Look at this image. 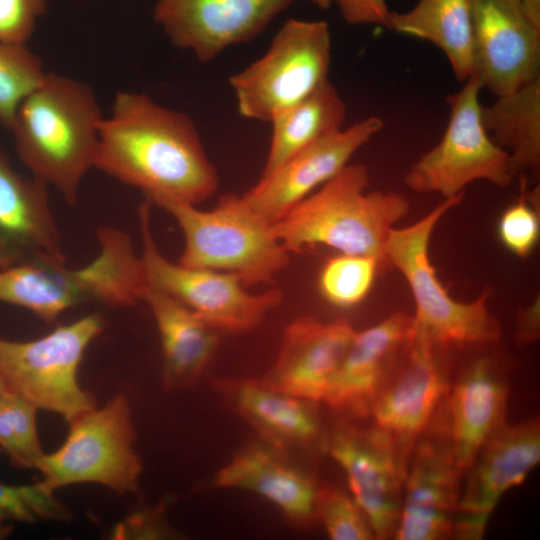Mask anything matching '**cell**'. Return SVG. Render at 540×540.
Listing matches in <instances>:
<instances>
[{"instance_id":"cell-1","label":"cell","mask_w":540,"mask_h":540,"mask_svg":"<svg viewBox=\"0 0 540 540\" xmlns=\"http://www.w3.org/2000/svg\"><path fill=\"white\" fill-rule=\"evenodd\" d=\"M94 167L142 190L151 203L196 205L218 187L192 119L140 92L115 94L100 128Z\"/></svg>"},{"instance_id":"cell-2","label":"cell","mask_w":540,"mask_h":540,"mask_svg":"<svg viewBox=\"0 0 540 540\" xmlns=\"http://www.w3.org/2000/svg\"><path fill=\"white\" fill-rule=\"evenodd\" d=\"M104 117L90 85L47 72L19 104L10 130L33 176L73 205L94 167Z\"/></svg>"},{"instance_id":"cell-3","label":"cell","mask_w":540,"mask_h":540,"mask_svg":"<svg viewBox=\"0 0 540 540\" xmlns=\"http://www.w3.org/2000/svg\"><path fill=\"white\" fill-rule=\"evenodd\" d=\"M362 164H348L336 176L273 223L274 233L291 252L326 246L341 254L369 256L388 265L384 245L389 231L409 212L394 191H366Z\"/></svg>"},{"instance_id":"cell-4","label":"cell","mask_w":540,"mask_h":540,"mask_svg":"<svg viewBox=\"0 0 540 540\" xmlns=\"http://www.w3.org/2000/svg\"><path fill=\"white\" fill-rule=\"evenodd\" d=\"M97 239L99 254L81 268L43 261L0 268V302L23 307L48 323L84 302L135 305L146 282L130 236L100 227Z\"/></svg>"},{"instance_id":"cell-5","label":"cell","mask_w":540,"mask_h":540,"mask_svg":"<svg viewBox=\"0 0 540 540\" xmlns=\"http://www.w3.org/2000/svg\"><path fill=\"white\" fill-rule=\"evenodd\" d=\"M184 235L177 263L184 267L235 274L243 285L271 283L290 261V252L277 239L273 224L253 211L242 197L228 194L203 211L195 205L157 200Z\"/></svg>"},{"instance_id":"cell-6","label":"cell","mask_w":540,"mask_h":540,"mask_svg":"<svg viewBox=\"0 0 540 540\" xmlns=\"http://www.w3.org/2000/svg\"><path fill=\"white\" fill-rule=\"evenodd\" d=\"M463 197L464 193L445 198L417 222L393 227L384 245L388 264L402 274L414 299L412 332L443 347L492 342L501 335L500 324L488 310L489 292L468 303L454 300L430 262L429 242L436 224Z\"/></svg>"},{"instance_id":"cell-7","label":"cell","mask_w":540,"mask_h":540,"mask_svg":"<svg viewBox=\"0 0 540 540\" xmlns=\"http://www.w3.org/2000/svg\"><path fill=\"white\" fill-rule=\"evenodd\" d=\"M64 443L45 453L37 470L50 489L80 483L102 485L123 495L138 490L142 462L135 450L136 431L124 394L101 408L88 409L68 422Z\"/></svg>"},{"instance_id":"cell-8","label":"cell","mask_w":540,"mask_h":540,"mask_svg":"<svg viewBox=\"0 0 540 540\" xmlns=\"http://www.w3.org/2000/svg\"><path fill=\"white\" fill-rule=\"evenodd\" d=\"M103 328L102 318L90 314L35 340L0 337V377L9 390L68 423L96 407L94 396L78 381V370L88 346Z\"/></svg>"},{"instance_id":"cell-9","label":"cell","mask_w":540,"mask_h":540,"mask_svg":"<svg viewBox=\"0 0 540 540\" xmlns=\"http://www.w3.org/2000/svg\"><path fill=\"white\" fill-rule=\"evenodd\" d=\"M331 38L325 21L287 20L266 53L230 77L239 113L271 121L328 80Z\"/></svg>"},{"instance_id":"cell-10","label":"cell","mask_w":540,"mask_h":540,"mask_svg":"<svg viewBox=\"0 0 540 540\" xmlns=\"http://www.w3.org/2000/svg\"><path fill=\"white\" fill-rule=\"evenodd\" d=\"M481 89L480 81L471 74L457 93L448 96L451 114L442 139L405 175L404 182L412 191L438 193L445 199L464 193V187L475 180L499 187L512 182L509 154L492 140L483 124Z\"/></svg>"},{"instance_id":"cell-11","label":"cell","mask_w":540,"mask_h":540,"mask_svg":"<svg viewBox=\"0 0 540 540\" xmlns=\"http://www.w3.org/2000/svg\"><path fill=\"white\" fill-rule=\"evenodd\" d=\"M150 205L146 200L139 209L143 241L140 258L148 286L179 300L218 331L252 330L281 303L282 292L277 289L253 295L245 291L235 274L169 261L153 239Z\"/></svg>"},{"instance_id":"cell-12","label":"cell","mask_w":540,"mask_h":540,"mask_svg":"<svg viewBox=\"0 0 540 540\" xmlns=\"http://www.w3.org/2000/svg\"><path fill=\"white\" fill-rule=\"evenodd\" d=\"M540 461V423L533 417L516 425L502 423L484 442L460 495L453 534L482 538L501 497L526 479Z\"/></svg>"},{"instance_id":"cell-13","label":"cell","mask_w":540,"mask_h":540,"mask_svg":"<svg viewBox=\"0 0 540 540\" xmlns=\"http://www.w3.org/2000/svg\"><path fill=\"white\" fill-rule=\"evenodd\" d=\"M472 73L497 97L511 94L539 76L540 28L520 0H471Z\"/></svg>"},{"instance_id":"cell-14","label":"cell","mask_w":540,"mask_h":540,"mask_svg":"<svg viewBox=\"0 0 540 540\" xmlns=\"http://www.w3.org/2000/svg\"><path fill=\"white\" fill-rule=\"evenodd\" d=\"M327 448L345 471L353 499L368 519L375 538L394 536L408 460L375 426L368 430L340 428L328 440Z\"/></svg>"},{"instance_id":"cell-15","label":"cell","mask_w":540,"mask_h":540,"mask_svg":"<svg viewBox=\"0 0 540 540\" xmlns=\"http://www.w3.org/2000/svg\"><path fill=\"white\" fill-rule=\"evenodd\" d=\"M442 348L446 347L411 330L401 360L370 414L375 427L407 460L450 385Z\"/></svg>"},{"instance_id":"cell-16","label":"cell","mask_w":540,"mask_h":540,"mask_svg":"<svg viewBox=\"0 0 540 540\" xmlns=\"http://www.w3.org/2000/svg\"><path fill=\"white\" fill-rule=\"evenodd\" d=\"M293 0H158L154 20L170 42L203 63L227 47L247 42Z\"/></svg>"},{"instance_id":"cell-17","label":"cell","mask_w":540,"mask_h":540,"mask_svg":"<svg viewBox=\"0 0 540 540\" xmlns=\"http://www.w3.org/2000/svg\"><path fill=\"white\" fill-rule=\"evenodd\" d=\"M383 128L376 116L367 117L346 129L300 150L274 171L261 176L243 200L259 216L273 224L313 190L336 176L352 155Z\"/></svg>"},{"instance_id":"cell-18","label":"cell","mask_w":540,"mask_h":540,"mask_svg":"<svg viewBox=\"0 0 540 540\" xmlns=\"http://www.w3.org/2000/svg\"><path fill=\"white\" fill-rule=\"evenodd\" d=\"M412 327V317L395 312L355 334L323 401L335 412L365 417L391 379Z\"/></svg>"},{"instance_id":"cell-19","label":"cell","mask_w":540,"mask_h":540,"mask_svg":"<svg viewBox=\"0 0 540 540\" xmlns=\"http://www.w3.org/2000/svg\"><path fill=\"white\" fill-rule=\"evenodd\" d=\"M39 261H66L47 184L17 173L0 147V268Z\"/></svg>"},{"instance_id":"cell-20","label":"cell","mask_w":540,"mask_h":540,"mask_svg":"<svg viewBox=\"0 0 540 540\" xmlns=\"http://www.w3.org/2000/svg\"><path fill=\"white\" fill-rule=\"evenodd\" d=\"M356 332L344 320H294L284 332L277 359L259 379L265 386L312 402L323 401Z\"/></svg>"},{"instance_id":"cell-21","label":"cell","mask_w":540,"mask_h":540,"mask_svg":"<svg viewBox=\"0 0 540 540\" xmlns=\"http://www.w3.org/2000/svg\"><path fill=\"white\" fill-rule=\"evenodd\" d=\"M462 470L447 445L421 441L407 466L395 538L436 540L453 533Z\"/></svg>"},{"instance_id":"cell-22","label":"cell","mask_w":540,"mask_h":540,"mask_svg":"<svg viewBox=\"0 0 540 540\" xmlns=\"http://www.w3.org/2000/svg\"><path fill=\"white\" fill-rule=\"evenodd\" d=\"M508 395V382L488 357L470 362L449 385L447 447L460 470H468L484 442L504 422Z\"/></svg>"},{"instance_id":"cell-23","label":"cell","mask_w":540,"mask_h":540,"mask_svg":"<svg viewBox=\"0 0 540 540\" xmlns=\"http://www.w3.org/2000/svg\"><path fill=\"white\" fill-rule=\"evenodd\" d=\"M214 485L252 491L295 523L305 524L315 517L314 480L288 460L285 450L263 440L238 452L218 471Z\"/></svg>"},{"instance_id":"cell-24","label":"cell","mask_w":540,"mask_h":540,"mask_svg":"<svg viewBox=\"0 0 540 540\" xmlns=\"http://www.w3.org/2000/svg\"><path fill=\"white\" fill-rule=\"evenodd\" d=\"M140 301L154 317L160 336L166 390L194 386L219 345V332L174 297L146 284Z\"/></svg>"},{"instance_id":"cell-25","label":"cell","mask_w":540,"mask_h":540,"mask_svg":"<svg viewBox=\"0 0 540 540\" xmlns=\"http://www.w3.org/2000/svg\"><path fill=\"white\" fill-rule=\"evenodd\" d=\"M218 385L231 406L263 441L285 450L310 445L319 437L315 402L271 389L259 379L221 381Z\"/></svg>"},{"instance_id":"cell-26","label":"cell","mask_w":540,"mask_h":540,"mask_svg":"<svg viewBox=\"0 0 540 540\" xmlns=\"http://www.w3.org/2000/svg\"><path fill=\"white\" fill-rule=\"evenodd\" d=\"M387 28L433 43L446 55L459 81L471 75V0H418L409 11H390Z\"/></svg>"},{"instance_id":"cell-27","label":"cell","mask_w":540,"mask_h":540,"mask_svg":"<svg viewBox=\"0 0 540 540\" xmlns=\"http://www.w3.org/2000/svg\"><path fill=\"white\" fill-rule=\"evenodd\" d=\"M346 105L336 88L325 81L309 95L273 116L271 145L261 176H266L307 146L340 130Z\"/></svg>"},{"instance_id":"cell-28","label":"cell","mask_w":540,"mask_h":540,"mask_svg":"<svg viewBox=\"0 0 540 540\" xmlns=\"http://www.w3.org/2000/svg\"><path fill=\"white\" fill-rule=\"evenodd\" d=\"M482 121L493 141L509 154L513 176L540 165V78L482 106Z\"/></svg>"},{"instance_id":"cell-29","label":"cell","mask_w":540,"mask_h":540,"mask_svg":"<svg viewBox=\"0 0 540 540\" xmlns=\"http://www.w3.org/2000/svg\"><path fill=\"white\" fill-rule=\"evenodd\" d=\"M38 410L14 391L0 394V448L19 467L37 469L45 454L37 429Z\"/></svg>"},{"instance_id":"cell-30","label":"cell","mask_w":540,"mask_h":540,"mask_svg":"<svg viewBox=\"0 0 540 540\" xmlns=\"http://www.w3.org/2000/svg\"><path fill=\"white\" fill-rule=\"evenodd\" d=\"M47 72L27 43L0 42V124L11 128L21 101Z\"/></svg>"},{"instance_id":"cell-31","label":"cell","mask_w":540,"mask_h":540,"mask_svg":"<svg viewBox=\"0 0 540 540\" xmlns=\"http://www.w3.org/2000/svg\"><path fill=\"white\" fill-rule=\"evenodd\" d=\"M379 268L373 257L340 253L323 266L319 289L337 307L355 306L368 295Z\"/></svg>"},{"instance_id":"cell-32","label":"cell","mask_w":540,"mask_h":540,"mask_svg":"<svg viewBox=\"0 0 540 540\" xmlns=\"http://www.w3.org/2000/svg\"><path fill=\"white\" fill-rule=\"evenodd\" d=\"M70 510L42 481L26 485L0 482V523L68 521Z\"/></svg>"},{"instance_id":"cell-33","label":"cell","mask_w":540,"mask_h":540,"mask_svg":"<svg viewBox=\"0 0 540 540\" xmlns=\"http://www.w3.org/2000/svg\"><path fill=\"white\" fill-rule=\"evenodd\" d=\"M315 517L333 540H370L375 538L363 511L341 489L324 484L317 489Z\"/></svg>"},{"instance_id":"cell-34","label":"cell","mask_w":540,"mask_h":540,"mask_svg":"<svg viewBox=\"0 0 540 540\" xmlns=\"http://www.w3.org/2000/svg\"><path fill=\"white\" fill-rule=\"evenodd\" d=\"M497 234L512 254L525 258L535 249L540 234V220L536 201L531 202L524 191L521 197L501 215Z\"/></svg>"},{"instance_id":"cell-35","label":"cell","mask_w":540,"mask_h":540,"mask_svg":"<svg viewBox=\"0 0 540 540\" xmlns=\"http://www.w3.org/2000/svg\"><path fill=\"white\" fill-rule=\"evenodd\" d=\"M48 0H0V42L27 43Z\"/></svg>"},{"instance_id":"cell-36","label":"cell","mask_w":540,"mask_h":540,"mask_svg":"<svg viewBox=\"0 0 540 540\" xmlns=\"http://www.w3.org/2000/svg\"><path fill=\"white\" fill-rule=\"evenodd\" d=\"M166 505L131 513L113 529L114 539H158L173 536L165 518Z\"/></svg>"},{"instance_id":"cell-37","label":"cell","mask_w":540,"mask_h":540,"mask_svg":"<svg viewBox=\"0 0 540 540\" xmlns=\"http://www.w3.org/2000/svg\"><path fill=\"white\" fill-rule=\"evenodd\" d=\"M343 19L351 25L379 24L388 26L390 10L386 0H332Z\"/></svg>"},{"instance_id":"cell-38","label":"cell","mask_w":540,"mask_h":540,"mask_svg":"<svg viewBox=\"0 0 540 540\" xmlns=\"http://www.w3.org/2000/svg\"><path fill=\"white\" fill-rule=\"evenodd\" d=\"M539 299L519 311L516 338L520 344H528L539 337Z\"/></svg>"},{"instance_id":"cell-39","label":"cell","mask_w":540,"mask_h":540,"mask_svg":"<svg viewBox=\"0 0 540 540\" xmlns=\"http://www.w3.org/2000/svg\"><path fill=\"white\" fill-rule=\"evenodd\" d=\"M522 7L530 20L540 27V0H520Z\"/></svg>"},{"instance_id":"cell-40","label":"cell","mask_w":540,"mask_h":540,"mask_svg":"<svg viewBox=\"0 0 540 540\" xmlns=\"http://www.w3.org/2000/svg\"><path fill=\"white\" fill-rule=\"evenodd\" d=\"M12 532L10 523H0V540L7 538Z\"/></svg>"},{"instance_id":"cell-41","label":"cell","mask_w":540,"mask_h":540,"mask_svg":"<svg viewBox=\"0 0 540 540\" xmlns=\"http://www.w3.org/2000/svg\"><path fill=\"white\" fill-rule=\"evenodd\" d=\"M309 1H311L317 7L322 8V9H327L332 3V0H309Z\"/></svg>"},{"instance_id":"cell-42","label":"cell","mask_w":540,"mask_h":540,"mask_svg":"<svg viewBox=\"0 0 540 540\" xmlns=\"http://www.w3.org/2000/svg\"><path fill=\"white\" fill-rule=\"evenodd\" d=\"M7 388L6 384L4 383L3 379L0 377V394L4 392Z\"/></svg>"}]
</instances>
